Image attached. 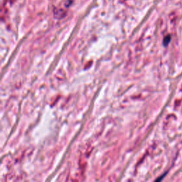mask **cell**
Masks as SVG:
<instances>
[{
  "instance_id": "cell-1",
  "label": "cell",
  "mask_w": 182,
  "mask_h": 182,
  "mask_svg": "<svg viewBox=\"0 0 182 182\" xmlns=\"http://www.w3.org/2000/svg\"><path fill=\"white\" fill-rule=\"evenodd\" d=\"M170 40H171V36H167L166 37L164 38V46H167V44L170 42Z\"/></svg>"
}]
</instances>
